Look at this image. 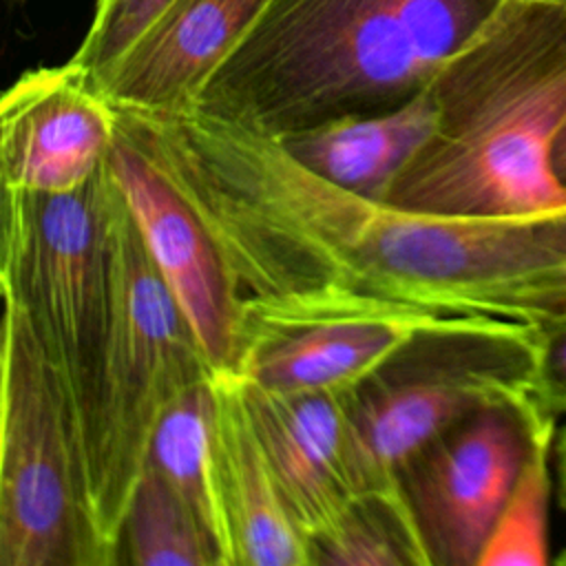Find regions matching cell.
<instances>
[{
    "instance_id": "2",
    "label": "cell",
    "mask_w": 566,
    "mask_h": 566,
    "mask_svg": "<svg viewBox=\"0 0 566 566\" xmlns=\"http://www.w3.org/2000/svg\"><path fill=\"white\" fill-rule=\"evenodd\" d=\"M509 0H272L190 111L265 135L400 106Z\"/></svg>"
},
{
    "instance_id": "13",
    "label": "cell",
    "mask_w": 566,
    "mask_h": 566,
    "mask_svg": "<svg viewBox=\"0 0 566 566\" xmlns=\"http://www.w3.org/2000/svg\"><path fill=\"white\" fill-rule=\"evenodd\" d=\"M272 0H172L97 82L122 108L190 111Z\"/></svg>"
},
{
    "instance_id": "24",
    "label": "cell",
    "mask_w": 566,
    "mask_h": 566,
    "mask_svg": "<svg viewBox=\"0 0 566 566\" xmlns=\"http://www.w3.org/2000/svg\"><path fill=\"white\" fill-rule=\"evenodd\" d=\"M555 316H566V301H564V305H562V310L555 314ZM553 318V316H551ZM548 321V318H546Z\"/></svg>"
},
{
    "instance_id": "16",
    "label": "cell",
    "mask_w": 566,
    "mask_h": 566,
    "mask_svg": "<svg viewBox=\"0 0 566 566\" xmlns=\"http://www.w3.org/2000/svg\"><path fill=\"white\" fill-rule=\"evenodd\" d=\"M119 564L221 566L210 528L150 464H144L126 506Z\"/></svg>"
},
{
    "instance_id": "3",
    "label": "cell",
    "mask_w": 566,
    "mask_h": 566,
    "mask_svg": "<svg viewBox=\"0 0 566 566\" xmlns=\"http://www.w3.org/2000/svg\"><path fill=\"white\" fill-rule=\"evenodd\" d=\"M438 124L385 192L431 214L566 206L553 155L566 128V2L509 0L431 82Z\"/></svg>"
},
{
    "instance_id": "12",
    "label": "cell",
    "mask_w": 566,
    "mask_h": 566,
    "mask_svg": "<svg viewBox=\"0 0 566 566\" xmlns=\"http://www.w3.org/2000/svg\"><path fill=\"white\" fill-rule=\"evenodd\" d=\"M241 380L283 500L312 542L358 497L347 391H279Z\"/></svg>"
},
{
    "instance_id": "17",
    "label": "cell",
    "mask_w": 566,
    "mask_h": 566,
    "mask_svg": "<svg viewBox=\"0 0 566 566\" xmlns=\"http://www.w3.org/2000/svg\"><path fill=\"white\" fill-rule=\"evenodd\" d=\"M429 566V557L400 489L365 493L310 542V566Z\"/></svg>"
},
{
    "instance_id": "5",
    "label": "cell",
    "mask_w": 566,
    "mask_h": 566,
    "mask_svg": "<svg viewBox=\"0 0 566 566\" xmlns=\"http://www.w3.org/2000/svg\"><path fill=\"white\" fill-rule=\"evenodd\" d=\"M539 345L528 321L444 316L422 327L347 391L358 497L400 489L407 462L475 409L535 394Z\"/></svg>"
},
{
    "instance_id": "22",
    "label": "cell",
    "mask_w": 566,
    "mask_h": 566,
    "mask_svg": "<svg viewBox=\"0 0 566 566\" xmlns=\"http://www.w3.org/2000/svg\"><path fill=\"white\" fill-rule=\"evenodd\" d=\"M559 502H562V509L566 513V422H564L562 436H559ZM553 562H557L559 566H566V542L562 546V553Z\"/></svg>"
},
{
    "instance_id": "14",
    "label": "cell",
    "mask_w": 566,
    "mask_h": 566,
    "mask_svg": "<svg viewBox=\"0 0 566 566\" xmlns=\"http://www.w3.org/2000/svg\"><path fill=\"white\" fill-rule=\"evenodd\" d=\"M438 124L431 84L400 106L334 117L276 139L305 168L365 197L382 199Z\"/></svg>"
},
{
    "instance_id": "9",
    "label": "cell",
    "mask_w": 566,
    "mask_h": 566,
    "mask_svg": "<svg viewBox=\"0 0 566 566\" xmlns=\"http://www.w3.org/2000/svg\"><path fill=\"white\" fill-rule=\"evenodd\" d=\"M108 168L164 283L214 371H237L241 307L226 259L192 203L128 139L115 135Z\"/></svg>"
},
{
    "instance_id": "21",
    "label": "cell",
    "mask_w": 566,
    "mask_h": 566,
    "mask_svg": "<svg viewBox=\"0 0 566 566\" xmlns=\"http://www.w3.org/2000/svg\"><path fill=\"white\" fill-rule=\"evenodd\" d=\"M537 325L542 345L535 394L539 402L559 418L566 416V316H553Z\"/></svg>"
},
{
    "instance_id": "23",
    "label": "cell",
    "mask_w": 566,
    "mask_h": 566,
    "mask_svg": "<svg viewBox=\"0 0 566 566\" xmlns=\"http://www.w3.org/2000/svg\"><path fill=\"white\" fill-rule=\"evenodd\" d=\"M553 168L557 179L566 186V128L562 130L557 146H555V155H553Z\"/></svg>"
},
{
    "instance_id": "1",
    "label": "cell",
    "mask_w": 566,
    "mask_h": 566,
    "mask_svg": "<svg viewBox=\"0 0 566 566\" xmlns=\"http://www.w3.org/2000/svg\"><path fill=\"white\" fill-rule=\"evenodd\" d=\"M115 108L119 133L214 237L241 307V360L327 321L542 323L566 301V206L418 212L327 181L274 135L199 111Z\"/></svg>"
},
{
    "instance_id": "19",
    "label": "cell",
    "mask_w": 566,
    "mask_h": 566,
    "mask_svg": "<svg viewBox=\"0 0 566 566\" xmlns=\"http://www.w3.org/2000/svg\"><path fill=\"white\" fill-rule=\"evenodd\" d=\"M555 436L557 431L544 436L528 455L484 542L478 566H544L553 562L548 544V511Z\"/></svg>"
},
{
    "instance_id": "15",
    "label": "cell",
    "mask_w": 566,
    "mask_h": 566,
    "mask_svg": "<svg viewBox=\"0 0 566 566\" xmlns=\"http://www.w3.org/2000/svg\"><path fill=\"white\" fill-rule=\"evenodd\" d=\"M433 321L316 323L256 345L237 374L279 391H349Z\"/></svg>"
},
{
    "instance_id": "20",
    "label": "cell",
    "mask_w": 566,
    "mask_h": 566,
    "mask_svg": "<svg viewBox=\"0 0 566 566\" xmlns=\"http://www.w3.org/2000/svg\"><path fill=\"white\" fill-rule=\"evenodd\" d=\"M172 0H97L93 22L71 57L97 82Z\"/></svg>"
},
{
    "instance_id": "18",
    "label": "cell",
    "mask_w": 566,
    "mask_h": 566,
    "mask_svg": "<svg viewBox=\"0 0 566 566\" xmlns=\"http://www.w3.org/2000/svg\"><path fill=\"white\" fill-rule=\"evenodd\" d=\"M210 382L212 378L186 389L168 405L153 431L146 464H150L203 520L217 542L208 491V422L212 407Z\"/></svg>"
},
{
    "instance_id": "25",
    "label": "cell",
    "mask_w": 566,
    "mask_h": 566,
    "mask_svg": "<svg viewBox=\"0 0 566 566\" xmlns=\"http://www.w3.org/2000/svg\"><path fill=\"white\" fill-rule=\"evenodd\" d=\"M557 2H566V0H557Z\"/></svg>"
},
{
    "instance_id": "4",
    "label": "cell",
    "mask_w": 566,
    "mask_h": 566,
    "mask_svg": "<svg viewBox=\"0 0 566 566\" xmlns=\"http://www.w3.org/2000/svg\"><path fill=\"white\" fill-rule=\"evenodd\" d=\"M111 239L113 323L86 462V493L95 535L108 566H117L126 506L146 464L153 431L168 405L210 380L214 367L155 268L115 179Z\"/></svg>"
},
{
    "instance_id": "10",
    "label": "cell",
    "mask_w": 566,
    "mask_h": 566,
    "mask_svg": "<svg viewBox=\"0 0 566 566\" xmlns=\"http://www.w3.org/2000/svg\"><path fill=\"white\" fill-rule=\"evenodd\" d=\"M117 108L73 60L22 73L0 102L2 188L64 195L102 172Z\"/></svg>"
},
{
    "instance_id": "6",
    "label": "cell",
    "mask_w": 566,
    "mask_h": 566,
    "mask_svg": "<svg viewBox=\"0 0 566 566\" xmlns=\"http://www.w3.org/2000/svg\"><path fill=\"white\" fill-rule=\"evenodd\" d=\"M113 177L35 195L4 188L0 287L27 312L77 422L84 471L113 323Z\"/></svg>"
},
{
    "instance_id": "7",
    "label": "cell",
    "mask_w": 566,
    "mask_h": 566,
    "mask_svg": "<svg viewBox=\"0 0 566 566\" xmlns=\"http://www.w3.org/2000/svg\"><path fill=\"white\" fill-rule=\"evenodd\" d=\"M2 298L0 566H108L64 387L22 305Z\"/></svg>"
},
{
    "instance_id": "11",
    "label": "cell",
    "mask_w": 566,
    "mask_h": 566,
    "mask_svg": "<svg viewBox=\"0 0 566 566\" xmlns=\"http://www.w3.org/2000/svg\"><path fill=\"white\" fill-rule=\"evenodd\" d=\"M210 385L208 491L221 566H310V542L283 500L241 376L221 369Z\"/></svg>"
},
{
    "instance_id": "8",
    "label": "cell",
    "mask_w": 566,
    "mask_h": 566,
    "mask_svg": "<svg viewBox=\"0 0 566 566\" xmlns=\"http://www.w3.org/2000/svg\"><path fill=\"white\" fill-rule=\"evenodd\" d=\"M557 416L535 394L484 405L449 427L402 469L429 566H478L484 542L535 444Z\"/></svg>"
}]
</instances>
